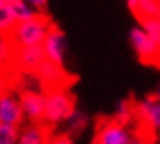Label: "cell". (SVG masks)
<instances>
[{"mask_svg":"<svg viewBox=\"0 0 160 144\" xmlns=\"http://www.w3.org/2000/svg\"><path fill=\"white\" fill-rule=\"evenodd\" d=\"M52 27L53 24L47 16H44L43 13H37L27 21L16 22L12 33L9 34V39L13 44V49L41 46Z\"/></svg>","mask_w":160,"mask_h":144,"instance_id":"obj_1","label":"cell"},{"mask_svg":"<svg viewBox=\"0 0 160 144\" xmlns=\"http://www.w3.org/2000/svg\"><path fill=\"white\" fill-rule=\"evenodd\" d=\"M75 109V101L71 93L63 87H53L46 93L43 124L46 126H56L63 124Z\"/></svg>","mask_w":160,"mask_h":144,"instance_id":"obj_2","label":"cell"},{"mask_svg":"<svg viewBox=\"0 0 160 144\" xmlns=\"http://www.w3.org/2000/svg\"><path fill=\"white\" fill-rule=\"evenodd\" d=\"M18 97L22 107L24 119L28 124H43L46 93L35 88H25Z\"/></svg>","mask_w":160,"mask_h":144,"instance_id":"obj_3","label":"cell"},{"mask_svg":"<svg viewBox=\"0 0 160 144\" xmlns=\"http://www.w3.org/2000/svg\"><path fill=\"white\" fill-rule=\"evenodd\" d=\"M132 134L119 121H104L98 125L94 144H128Z\"/></svg>","mask_w":160,"mask_h":144,"instance_id":"obj_4","label":"cell"},{"mask_svg":"<svg viewBox=\"0 0 160 144\" xmlns=\"http://www.w3.org/2000/svg\"><path fill=\"white\" fill-rule=\"evenodd\" d=\"M129 41L134 49V52L138 54V58L142 62H153L156 63L160 54V47L150 39V35L142 29L141 25L134 27L129 33Z\"/></svg>","mask_w":160,"mask_h":144,"instance_id":"obj_5","label":"cell"},{"mask_svg":"<svg viewBox=\"0 0 160 144\" xmlns=\"http://www.w3.org/2000/svg\"><path fill=\"white\" fill-rule=\"evenodd\" d=\"M0 124L18 126L25 124L19 97L6 90L0 94Z\"/></svg>","mask_w":160,"mask_h":144,"instance_id":"obj_6","label":"cell"},{"mask_svg":"<svg viewBox=\"0 0 160 144\" xmlns=\"http://www.w3.org/2000/svg\"><path fill=\"white\" fill-rule=\"evenodd\" d=\"M41 46H43L44 56L47 60L62 65L65 60V54H66V39L60 29L53 25Z\"/></svg>","mask_w":160,"mask_h":144,"instance_id":"obj_7","label":"cell"},{"mask_svg":"<svg viewBox=\"0 0 160 144\" xmlns=\"http://www.w3.org/2000/svg\"><path fill=\"white\" fill-rule=\"evenodd\" d=\"M44 56L43 46H28V47L13 49L12 63H15L24 72H35V69L43 62Z\"/></svg>","mask_w":160,"mask_h":144,"instance_id":"obj_8","label":"cell"},{"mask_svg":"<svg viewBox=\"0 0 160 144\" xmlns=\"http://www.w3.org/2000/svg\"><path fill=\"white\" fill-rule=\"evenodd\" d=\"M135 111L148 128L154 131L160 130V94L141 100L137 105Z\"/></svg>","mask_w":160,"mask_h":144,"instance_id":"obj_9","label":"cell"},{"mask_svg":"<svg viewBox=\"0 0 160 144\" xmlns=\"http://www.w3.org/2000/svg\"><path fill=\"white\" fill-rule=\"evenodd\" d=\"M50 128L44 124H24L19 126L16 144H47Z\"/></svg>","mask_w":160,"mask_h":144,"instance_id":"obj_10","label":"cell"},{"mask_svg":"<svg viewBox=\"0 0 160 144\" xmlns=\"http://www.w3.org/2000/svg\"><path fill=\"white\" fill-rule=\"evenodd\" d=\"M34 74L37 75V78H38L41 82L50 85L49 88L60 87L63 78H65V72H63L62 65L50 62L47 59H44L43 62L40 63V66L35 69Z\"/></svg>","mask_w":160,"mask_h":144,"instance_id":"obj_11","label":"cell"},{"mask_svg":"<svg viewBox=\"0 0 160 144\" xmlns=\"http://www.w3.org/2000/svg\"><path fill=\"white\" fill-rule=\"evenodd\" d=\"M8 5H9L16 22L27 21V19H29V18L35 16L37 13H40V12H37L32 6L29 5L27 0H9Z\"/></svg>","mask_w":160,"mask_h":144,"instance_id":"obj_12","label":"cell"},{"mask_svg":"<svg viewBox=\"0 0 160 144\" xmlns=\"http://www.w3.org/2000/svg\"><path fill=\"white\" fill-rule=\"evenodd\" d=\"M160 9V0H141L140 3L134 8V15L141 21L150 19V18H157Z\"/></svg>","mask_w":160,"mask_h":144,"instance_id":"obj_13","label":"cell"},{"mask_svg":"<svg viewBox=\"0 0 160 144\" xmlns=\"http://www.w3.org/2000/svg\"><path fill=\"white\" fill-rule=\"evenodd\" d=\"M13 58V44L10 41L9 35L0 34V71H5L12 63Z\"/></svg>","mask_w":160,"mask_h":144,"instance_id":"obj_14","label":"cell"},{"mask_svg":"<svg viewBox=\"0 0 160 144\" xmlns=\"http://www.w3.org/2000/svg\"><path fill=\"white\" fill-rule=\"evenodd\" d=\"M87 116L84 115L81 111L78 109H73V112L66 118V121L63 124L66 125L68 128V135L69 134H75V132H81V131L85 128L87 125Z\"/></svg>","mask_w":160,"mask_h":144,"instance_id":"obj_15","label":"cell"},{"mask_svg":"<svg viewBox=\"0 0 160 144\" xmlns=\"http://www.w3.org/2000/svg\"><path fill=\"white\" fill-rule=\"evenodd\" d=\"M15 25H16V21H15L13 13H12L9 5L8 3L6 5H0V34L9 35Z\"/></svg>","mask_w":160,"mask_h":144,"instance_id":"obj_16","label":"cell"},{"mask_svg":"<svg viewBox=\"0 0 160 144\" xmlns=\"http://www.w3.org/2000/svg\"><path fill=\"white\" fill-rule=\"evenodd\" d=\"M141 27L150 35V39L160 47V19L159 18H150V19L141 21Z\"/></svg>","mask_w":160,"mask_h":144,"instance_id":"obj_17","label":"cell"},{"mask_svg":"<svg viewBox=\"0 0 160 144\" xmlns=\"http://www.w3.org/2000/svg\"><path fill=\"white\" fill-rule=\"evenodd\" d=\"M19 128L12 125L0 124V144H16Z\"/></svg>","mask_w":160,"mask_h":144,"instance_id":"obj_18","label":"cell"},{"mask_svg":"<svg viewBox=\"0 0 160 144\" xmlns=\"http://www.w3.org/2000/svg\"><path fill=\"white\" fill-rule=\"evenodd\" d=\"M131 113H132V106L129 105V103H126V101H122L121 105L118 106L116 121H119V122L126 125V122L131 118Z\"/></svg>","mask_w":160,"mask_h":144,"instance_id":"obj_19","label":"cell"},{"mask_svg":"<svg viewBox=\"0 0 160 144\" xmlns=\"http://www.w3.org/2000/svg\"><path fill=\"white\" fill-rule=\"evenodd\" d=\"M47 144H73V141L68 134H50Z\"/></svg>","mask_w":160,"mask_h":144,"instance_id":"obj_20","label":"cell"},{"mask_svg":"<svg viewBox=\"0 0 160 144\" xmlns=\"http://www.w3.org/2000/svg\"><path fill=\"white\" fill-rule=\"evenodd\" d=\"M128 144H153V143L144 135H132V138L129 140Z\"/></svg>","mask_w":160,"mask_h":144,"instance_id":"obj_21","label":"cell"},{"mask_svg":"<svg viewBox=\"0 0 160 144\" xmlns=\"http://www.w3.org/2000/svg\"><path fill=\"white\" fill-rule=\"evenodd\" d=\"M8 90V81H6V77L3 71H0V94L2 93H5Z\"/></svg>","mask_w":160,"mask_h":144,"instance_id":"obj_22","label":"cell"},{"mask_svg":"<svg viewBox=\"0 0 160 144\" xmlns=\"http://www.w3.org/2000/svg\"><path fill=\"white\" fill-rule=\"evenodd\" d=\"M140 2H141V0H126V3H128V6H129V9H131V10H134V8H135Z\"/></svg>","mask_w":160,"mask_h":144,"instance_id":"obj_23","label":"cell"},{"mask_svg":"<svg viewBox=\"0 0 160 144\" xmlns=\"http://www.w3.org/2000/svg\"><path fill=\"white\" fill-rule=\"evenodd\" d=\"M8 2H9V0H0V5H6Z\"/></svg>","mask_w":160,"mask_h":144,"instance_id":"obj_24","label":"cell"},{"mask_svg":"<svg viewBox=\"0 0 160 144\" xmlns=\"http://www.w3.org/2000/svg\"><path fill=\"white\" fill-rule=\"evenodd\" d=\"M156 63H157V65L160 66V54H159V58H157V60H156Z\"/></svg>","mask_w":160,"mask_h":144,"instance_id":"obj_25","label":"cell"},{"mask_svg":"<svg viewBox=\"0 0 160 144\" xmlns=\"http://www.w3.org/2000/svg\"><path fill=\"white\" fill-rule=\"evenodd\" d=\"M157 18H159V19H160V9H159V13H157Z\"/></svg>","mask_w":160,"mask_h":144,"instance_id":"obj_26","label":"cell"}]
</instances>
